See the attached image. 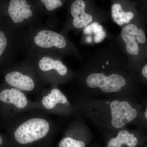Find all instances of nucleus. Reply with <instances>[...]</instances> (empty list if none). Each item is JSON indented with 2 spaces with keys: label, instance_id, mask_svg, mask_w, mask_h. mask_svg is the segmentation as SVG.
<instances>
[{
  "label": "nucleus",
  "instance_id": "1",
  "mask_svg": "<svg viewBox=\"0 0 147 147\" xmlns=\"http://www.w3.org/2000/svg\"><path fill=\"white\" fill-rule=\"evenodd\" d=\"M75 71L74 80L79 92L95 97L131 99L139 102V82L129 67L115 38L97 48Z\"/></svg>",
  "mask_w": 147,
  "mask_h": 147
},
{
  "label": "nucleus",
  "instance_id": "2",
  "mask_svg": "<svg viewBox=\"0 0 147 147\" xmlns=\"http://www.w3.org/2000/svg\"><path fill=\"white\" fill-rule=\"evenodd\" d=\"M69 99L80 115L93 124L103 138L130 125L147 129L143 105L131 99L95 97L73 93Z\"/></svg>",
  "mask_w": 147,
  "mask_h": 147
},
{
  "label": "nucleus",
  "instance_id": "3",
  "mask_svg": "<svg viewBox=\"0 0 147 147\" xmlns=\"http://www.w3.org/2000/svg\"><path fill=\"white\" fill-rule=\"evenodd\" d=\"M47 114L41 110H35L0 123L8 132L11 143L26 146L39 142L53 132L56 125Z\"/></svg>",
  "mask_w": 147,
  "mask_h": 147
},
{
  "label": "nucleus",
  "instance_id": "4",
  "mask_svg": "<svg viewBox=\"0 0 147 147\" xmlns=\"http://www.w3.org/2000/svg\"><path fill=\"white\" fill-rule=\"evenodd\" d=\"M63 29L56 31L47 26L36 23L27 30L24 51H47L57 53L64 57H73L81 61L83 58L78 48Z\"/></svg>",
  "mask_w": 147,
  "mask_h": 147
},
{
  "label": "nucleus",
  "instance_id": "5",
  "mask_svg": "<svg viewBox=\"0 0 147 147\" xmlns=\"http://www.w3.org/2000/svg\"><path fill=\"white\" fill-rule=\"evenodd\" d=\"M146 23L144 17H140L121 28L120 32L115 37L127 60L129 69L137 79L139 69L147 60Z\"/></svg>",
  "mask_w": 147,
  "mask_h": 147
},
{
  "label": "nucleus",
  "instance_id": "6",
  "mask_svg": "<svg viewBox=\"0 0 147 147\" xmlns=\"http://www.w3.org/2000/svg\"><path fill=\"white\" fill-rule=\"evenodd\" d=\"M26 58L31 61L45 85H63L71 82L75 71L64 63V57L47 51H31L25 53Z\"/></svg>",
  "mask_w": 147,
  "mask_h": 147
},
{
  "label": "nucleus",
  "instance_id": "7",
  "mask_svg": "<svg viewBox=\"0 0 147 147\" xmlns=\"http://www.w3.org/2000/svg\"><path fill=\"white\" fill-rule=\"evenodd\" d=\"M110 13L96 4L95 0H71L63 30L78 32L93 23H107Z\"/></svg>",
  "mask_w": 147,
  "mask_h": 147
},
{
  "label": "nucleus",
  "instance_id": "8",
  "mask_svg": "<svg viewBox=\"0 0 147 147\" xmlns=\"http://www.w3.org/2000/svg\"><path fill=\"white\" fill-rule=\"evenodd\" d=\"M0 76L3 84L22 91L25 93L37 95L45 88L33 65L26 58L21 62L13 64Z\"/></svg>",
  "mask_w": 147,
  "mask_h": 147
},
{
  "label": "nucleus",
  "instance_id": "9",
  "mask_svg": "<svg viewBox=\"0 0 147 147\" xmlns=\"http://www.w3.org/2000/svg\"><path fill=\"white\" fill-rule=\"evenodd\" d=\"M26 94L17 88L0 83V121L35 110H40L36 100L29 99Z\"/></svg>",
  "mask_w": 147,
  "mask_h": 147
},
{
  "label": "nucleus",
  "instance_id": "10",
  "mask_svg": "<svg viewBox=\"0 0 147 147\" xmlns=\"http://www.w3.org/2000/svg\"><path fill=\"white\" fill-rule=\"evenodd\" d=\"M27 30H18L0 23V75L24 52Z\"/></svg>",
  "mask_w": 147,
  "mask_h": 147
},
{
  "label": "nucleus",
  "instance_id": "11",
  "mask_svg": "<svg viewBox=\"0 0 147 147\" xmlns=\"http://www.w3.org/2000/svg\"><path fill=\"white\" fill-rule=\"evenodd\" d=\"M59 85L45 88L36 96L40 110L47 114L67 117L79 115L69 98L61 90Z\"/></svg>",
  "mask_w": 147,
  "mask_h": 147
},
{
  "label": "nucleus",
  "instance_id": "12",
  "mask_svg": "<svg viewBox=\"0 0 147 147\" xmlns=\"http://www.w3.org/2000/svg\"><path fill=\"white\" fill-rule=\"evenodd\" d=\"M38 22L27 0H9L6 10L0 12V23L18 30H27Z\"/></svg>",
  "mask_w": 147,
  "mask_h": 147
},
{
  "label": "nucleus",
  "instance_id": "13",
  "mask_svg": "<svg viewBox=\"0 0 147 147\" xmlns=\"http://www.w3.org/2000/svg\"><path fill=\"white\" fill-rule=\"evenodd\" d=\"M92 138V131L84 119L78 117L69 125L59 147H87Z\"/></svg>",
  "mask_w": 147,
  "mask_h": 147
},
{
  "label": "nucleus",
  "instance_id": "14",
  "mask_svg": "<svg viewBox=\"0 0 147 147\" xmlns=\"http://www.w3.org/2000/svg\"><path fill=\"white\" fill-rule=\"evenodd\" d=\"M128 127L103 138L105 147H143L146 143L145 129L139 127L134 129Z\"/></svg>",
  "mask_w": 147,
  "mask_h": 147
},
{
  "label": "nucleus",
  "instance_id": "15",
  "mask_svg": "<svg viewBox=\"0 0 147 147\" xmlns=\"http://www.w3.org/2000/svg\"><path fill=\"white\" fill-rule=\"evenodd\" d=\"M110 15L113 22L121 28L144 17L135 0H111Z\"/></svg>",
  "mask_w": 147,
  "mask_h": 147
},
{
  "label": "nucleus",
  "instance_id": "16",
  "mask_svg": "<svg viewBox=\"0 0 147 147\" xmlns=\"http://www.w3.org/2000/svg\"><path fill=\"white\" fill-rule=\"evenodd\" d=\"M84 35L82 42L87 44H95L102 41L106 36V33L100 24L93 23L83 30Z\"/></svg>",
  "mask_w": 147,
  "mask_h": 147
},
{
  "label": "nucleus",
  "instance_id": "17",
  "mask_svg": "<svg viewBox=\"0 0 147 147\" xmlns=\"http://www.w3.org/2000/svg\"><path fill=\"white\" fill-rule=\"evenodd\" d=\"M46 10L53 11L63 5L64 0H40Z\"/></svg>",
  "mask_w": 147,
  "mask_h": 147
},
{
  "label": "nucleus",
  "instance_id": "18",
  "mask_svg": "<svg viewBox=\"0 0 147 147\" xmlns=\"http://www.w3.org/2000/svg\"><path fill=\"white\" fill-rule=\"evenodd\" d=\"M137 78L139 84H143L147 88V60L139 69Z\"/></svg>",
  "mask_w": 147,
  "mask_h": 147
},
{
  "label": "nucleus",
  "instance_id": "19",
  "mask_svg": "<svg viewBox=\"0 0 147 147\" xmlns=\"http://www.w3.org/2000/svg\"><path fill=\"white\" fill-rule=\"evenodd\" d=\"M147 22V0H135Z\"/></svg>",
  "mask_w": 147,
  "mask_h": 147
},
{
  "label": "nucleus",
  "instance_id": "20",
  "mask_svg": "<svg viewBox=\"0 0 147 147\" xmlns=\"http://www.w3.org/2000/svg\"><path fill=\"white\" fill-rule=\"evenodd\" d=\"M143 105V117L145 125L147 128V98L145 100Z\"/></svg>",
  "mask_w": 147,
  "mask_h": 147
},
{
  "label": "nucleus",
  "instance_id": "21",
  "mask_svg": "<svg viewBox=\"0 0 147 147\" xmlns=\"http://www.w3.org/2000/svg\"><path fill=\"white\" fill-rule=\"evenodd\" d=\"M9 146L8 141H7L3 134L0 133V147H8Z\"/></svg>",
  "mask_w": 147,
  "mask_h": 147
},
{
  "label": "nucleus",
  "instance_id": "22",
  "mask_svg": "<svg viewBox=\"0 0 147 147\" xmlns=\"http://www.w3.org/2000/svg\"><path fill=\"white\" fill-rule=\"evenodd\" d=\"M91 147H101L100 146H98L97 145H94L92 146Z\"/></svg>",
  "mask_w": 147,
  "mask_h": 147
},
{
  "label": "nucleus",
  "instance_id": "23",
  "mask_svg": "<svg viewBox=\"0 0 147 147\" xmlns=\"http://www.w3.org/2000/svg\"><path fill=\"white\" fill-rule=\"evenodd\" d=\"M142 147H147V143H146Z\"/></svg>",
  "mask_w": 147,
  "mask_h": 147
},
{
  "label": "nucleus",
  "instance_id": "24",
  "mask_svg": "<svg viewBox=\"0 0 147 147\" xmlns=\"http://www.w3.org/2000/svg\"><path fill=\"white\" fill-rule=\"evenodd\" d=\"M146 143H147V134H146Z\"/></svg>",
  "mask_w": 147,
  "mask_h": 147
}]
</instances>
